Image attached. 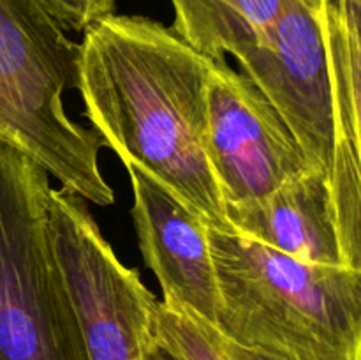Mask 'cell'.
<instances>
[{"instance_id": "6da1fadb", "label": "cell", "mask_w": 361, "mask_h": 360, "mask_svg": "<svg viewBox=\"0 0 361 360\" xmlns=\"http://www.w3.org/2000/svg\"><path fill=\"white\" fill-rule=\"evenodd\" d=\"M215 60L171 27L109 14L80 42L85 119L123 166L185 205L207 228L233 233L207 148V85Z\"/></svg>"}, {"instance_id": "7a4b0ae2", "label": "cell", "mask_w": 361, "mask_h": 360, "mask_svg": "<svg viewBox=\"0 0 361 360\" xmlns=\"http://www.w3.org/2000/svg\"><path fill=\"white\" fill-rule=\"evenodd\" d=\"M222 337L277 360H361V270L207 228Z\"/></svg>"}, {"instance_id": "3957f363", "label": "cell", "mask_w": 361, "mask_h": 360, "mask_svg": "<svg viewBox=\"0 0 361 360\" xmlns=\"http://www.w3.org/2000/svg\"><path fill=\"white\" fill-rule=\"evenodd\" d=\"M42 0H0V140L34 159L60 189L109 207L115 191L102 176L106 141L69 116L63 95L78 88L80 42Z\"/></svg>"}, {"instance_id": "277c9868", "label": "cell", "mask_w": 361, "mask_h": 360, "mask_svg": "<svg viewBox=\"0 0 361 360\" xmlns=\"http://www.w3.org/2000/svg\"><path fill=\"white\" fill-rule=\"evenodd\" d=\"M49 175L0 140V360H88L49 232Z\"/></svg>"}, {"instance_id": "5b68a950", "label": "cell", "mask_w": 361, "mask_h": 360, "mask_svg": "<svg viewBox=\"0 0 361 360\" xmlns=\"http://www.w3.org/2000/svg\"><path fill=\"white\" fill-rule=\"evenodd\" d=\"M49 232L88 360H150L157 296L118 260L87 201L49 189Z\"/></svg>"}, {"instance_id": "8992f818", "label": "cell", "mask_w": 361, "mask_h": 360, "mask_svg": "<svg viewBox=\"0 0 361 360\" xmlns=\"http://www.w3.org/2000/svg\"><path fill=\"white\" fill-rule=\"evenodd\" d=\"M298 141L328 173L337 145L321 0H284L274 23L235 56Z\"/></svg>"}, {"instance_id": "52a82bcc", "label": "cell", "mask_w": 361, "mask_h": 360, "mask_svg": "<svg viewBox=\"0 0 361 360\" xmlns=\"http://www.w3.org/2000/svg\"><path fill=\"white\" fill-rule=\"evenodd\" d=\"M207 148L226 208L259 200L310 168L277 109L226 60L208 76Z\"/></svg>"}, {"instance_id": "ba28073f", "label": "cell", "mask_w": 361, "mask_h": 360, "mask_svg": "<svg viewBox=\"0 0 361 360\" xmlns=\"http://www.w3.org/2000/svg\"><path fill=\"white\" fill-rule=\"evenodd\" d=\"M133 187V219L145 265L175 304L215 327L221 309L217 275L207 226L164 187L134 166H126Z\"/></svg>"}, {"instance_id": "9c48e42d", "label": "cell", "mask_w": 361, "mask_h": 360, "mask_svg": "<svg viewBox=\"0 0 361 360\" xmlns=\"http://www.w3.org/2000/svg\"><path fill=\"white\" fill-rule=\"evenodd\" d=\"M233 233L298 261L348 267L326 173L309 168L259 200L228 207ZM349 268V267H348Z\"/></svg>"}, {"instance_id": "30bf717a", "label": "cell", "mask_w": 361, "mask_h": 360, "mask_svg": "<svg viewBox=\"0 0 361 360\" xmlns=\"http://www.w3.org/2000/svg\"><path fill=\"white\" fill-rule=\"evenodd\" d=\"M173 32L212 60L236 56L281 13L284 0H169Z\"/></svg>"}, {"instance_id": "8fae6325", "label": "cell", "mask_w": 361, "mask_h": 360, "mask_svg": "<svg viewBox=\"0 0 361 360\" xmlns=\"http://www.w3.org/2000/svg\"><path fill=\"white\" fill-rule=\"evenodd\" d=\"M361 0H321L337 140L361 150Z\"/></svg>"}, {"instance_id": "7c38bea8", "label": "cell", "mask_w": 361, "mask_h": 360, "mask_svg": "<svg viewBox=\"0 0 361 360\" xmlns=\"http://www.w3.org/2000/svg\"><path fill=\"white\" fill-rule=\"evenodd\" d=\"M345 265L361 270V150L337 140L326 173Z\"/></svg>"}, {"instance_id": "4fadbf2b", "label": "cell", "mask_w": 361, "mask_h": 360, "mask_svg": "<svg viewBox=\"0 0 361 360\" xmlns=\"http://www.w3.org/2000/svg\"><path fill=\"white\" fill-rule=\"evenodd\" d=\"M155 344L169 360H226L217 328L175 304L155 306Z\"/></svg>"}, {"instance_id": "5bb4252c", "label": "cell", "mask_w": 361, "mask_h": 360, "mask_svg": "<svg viewBox=\"0 0 361 360\" xmlns=\"http://www.w3.org/2000/svg\"><path fill=\"white\" fill-rule=\"evenodd\" d=\"M56 21L69 32H87L115 11L116 0H42Z\"/></svg>"}, {"instance_id": "9a60e30c", "label": "cell", "mask_w": 361, "mask_h": 360, "mask_svg": "<svg viewBox=\"0 0 361 360\" xmlns=\"http://www.w3.org/2000/svg\"><path fill=\"white\" fill-rule=\"evenodd\" d=\"M219 342H221V348H222V353H224L226 360H277V359H271V356L263 355V353L252 352V349H247L243 348V346L235 344V342L222 337L221 334H219Z\"/></svg>"}, {"instance_id": "2e32d148", "label": "cell", "mask_w": 361, "mask_h": 360, "mask_svg": "<svg viewBox=\"0 0 361 360\" xmlns=\"http://www.w3.org/2000/svg\"><path fill=\"white\" fill-rule=\"evenodd\" d=\"M150 360H169V359H168V356L164 355V353L161 352V349L157 348V352H155L154 355H152V359H150Z\"/></svg>"}]
</instances>
